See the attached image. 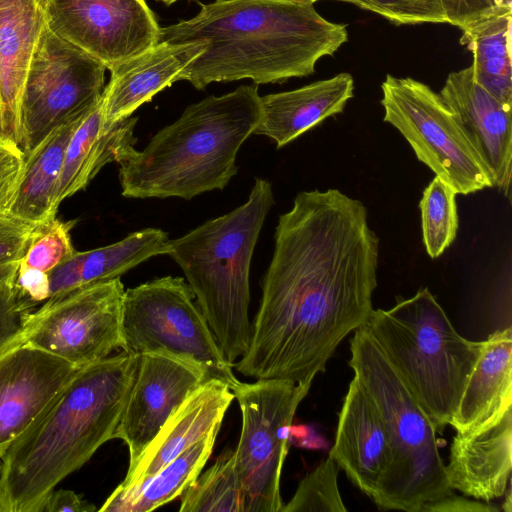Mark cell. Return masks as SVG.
<instances>
[{
    "label": "cell",
    "mask_w": 512,
    "mask_h": 512,
    "mask_svg": "<svg viewBox=\"0 0 512 512\" xmlns=\"http://www.w3.org/2000/svg\"><path fill=\"white\" fill-rule=\"evenodd\" d=\"M378 257L360 200L338 189L299 192L279 216L249 348L233 367L257 380L312 382L374 310Z\"/></svg>",
    "instance_id": "1"
},
{
    "label": "cell",
    "mask_w": 512,
    "mask_h": 512,
    "mask_svg": "<svg viewBox=\"0 0 512 512\" xmlns=\"http://www.w3.org/2000/svg\"><path fill=\"white\" fill-rule=\"evenodd\" d=\"M199 3V2H198ZM188 20L160 27L158 42H206L178 75L202 90L213 82L281 83L315 71L347 41L345 25L323 18L314 3L215 0Z\"/></svg>",
    "instance_id": "2"
},
{
    "label": "cell",
    "mask_w": 512,
    "mask_h": 512,
    "mask_svg": "<svg viewBox=\"0 0 512 512\" xmlns=\"http://www.w3.org/2000/svg\"><path fill=\"white\" fill-rule=\"evenodd\" d=\"M138 363L122 350L70 378L1 458L0 512H43L55 487L114 438Z\"/></svg>",
    "instance_id": "3"
},
{
    "label": "cell",
    "mask_w": 512,
    "mask_h": 512,
    "mask_svg": "<svg viewBox=\"0 0 512 512\" xmlns=\"http://www.w3.org/2000/svg\"><path fill=\"white\" fill-rule=\"evenodd\" d=\"M260 118L256 85H242L187 106L143 150L120 164L122 195L189 200L224 189L237 174L238 151Z\"/></svg>",
    "instance_id": "4"
},
{
    "label": "cell",
    "mask_w": 512,
    "mask_h": 512,
    "mask_svg": "<svg viewBox=\"0 0 512 512\" xmlns=\"http://www.w3.org/2000/svg\"><path fill=\"white\" fill-rule=\"evenodd\" d=\"M273 204L271 183L256 178L244 204L167 243L166 254L183 271L222 353L232 364L249 348L250 265Z\"/></svg>",
    "instance_id": "5"
},
{
    "label": "cell",
    "mask_w": 512,
    "mask_h": 512,
    "mask_svg": "<svg viewBox=\"0 0 512 512\" xmlns=\"http://www.w3.org/2000/svg\"><path fill=\"white\" fill-rule=\"evenodd\" d=\"M364 327L436 431L450 425L483 341L461 336L428 288L373 310Z\"/></svg>",
    "instance_id": "6"
},
{
    "label": "cell",
    "mask_w": 512,
    "mask_h": 512,
    "mask_svg": "<svg viewBox=\"0 0 512 512\" xmlns=\"http://www.w3.org/2000/svg\"><path fill=\"white\" fill-rule=\"evenodd\" d=\"M349 366L386 426L393 465L376 505L421 512L452 493L431 419L364 326L350 340Z\"/></svg>",
    "instance_id": "7"
},
{
    "label": "cell",
    "mask_w": 512,
    "mask_h": 512,
    "mask_svg": "<svg viewBox=\"0 0 512 512\" xmlns=\"http://www.w3.org/2000/svg\"><path fill=\"white\" fill-rule=\"evenodd\" d=\"M194 293L182 277L164 276L125 290L123 350L163 354L201 369L233 391L241 381L222 353Z\"/></svg>",
    "instance_id": "8"
},
{
    "label": "cell",
    "mask_w": 512,
    "mask_h": 512,
    "mask_svg": "<svg viewBox=\"0 0 512 512\" xmlns=\"http://www.w3.org/2000/svg\"><path fill=\"white\" fill-rule=\"evenodd\" d=\"M312 382L258 379L232 392L238 401L242 426L234 450L245 512H281L282 468L288 453L292 422Z\"/></svg>",
    "instance_id": "9"
},
{
    "label": "cell",
    "mask_w": 512,
    "mask_h": 512,
    "mask_svg": "<svg viewBox=\"0 0 512 512\" xmlns=\"http://www.w3.org/2000/svg\"><path fill=\"white\" fill-rule=\"evenodd\" d=\"M384 121L416 157L457 194L493 187L490 176L439 93L410 77L387 75L381 85Z\"/></svg>",
    "instance_id": "10"
},
{
    "label": "cell",
    "mask_w": 512,
    "mask_h": 512,
    "mask_svg": "<svg viewBox=\"0 0 512 512\" xmlns=\"http://www.w3.org/2000/svg\"><path fill=\"white\" fill-rule=\"evenodd\" d=\"M106 66L46 26L33 51L22 102V146L25 153L52 129L88 113L105 88Z\"/></svg>",
    "instance_id": "11"
},
{
    "label": "cell",
    "mask_w": 512,
    "mask_h": 512,
    "mask_svg": "<svg viewBox=\"0 0 512 512\" xmlns=\"http://www.w3.org/2000/svg\"><path fill=\"white\" fill-rule=\"evenodd\" d=\"M120 278L98 282L33 311L25 342L82 368L122 349Z\"/></svg>",
    "instance_id": "12"
},
{
    "label": "cell",
    "mask_w": 512,
    "mask_h": 512,
    "mask_svg": "<svg viewBox=\"0 0 512 512\" xmlns=\"http://www.w3.org/2000/svg\"><path fill=\"white\" fill-rule=\"evenodd\" d=\"M47 26L108 70L155 46L160 31L146 0H48Z\"/></svg>",
    "instance_id": "13"
},
{
    "label": "cell",
    "mask_w": 512,
    "mask_h": 512,
    "mask_svg": "<svg viewBox=\"0 0 512 512\" xmlns=\"http://www.w3.org/2000/svg\"><path fill=\"white\" fill-rule=\"evenodd\" d=\"M207 380L201 369L174 357L139 355L136 377L114 434V438L128 446V471L134 468L169 417Z\"/></svg>",
    "instance_id": "14"
},
{
    "label": "cell",
    "mask_w": 512,
    "mask_h": 512,
    "mask_svg": "<svg viewBox=\"0 0 512 512\" xmlns=\"http://www.w3.org/2000/svg\"><path fill=\"white\" fill-rule=\"evenodd\" d=\"M79 369L26 342L0 355V460Z\"/></svg>",
    "instance_id": "15"
},
{
    "label": "cell",
    "mask_w": 512,
    "mask_h": 512,
    "mask_svg": "<svg viewBox=\"0 0 512 512\" xmlns=\"http://www.w3.org/2000/svg\"><path fill=\"white\" fill-rule=\"evenodd\" d=\"M488 172L509 197L512 166L511 108L476 82L473 68L451 72L439 93Z\"/></svg>",
    "instance_id": "16"
},
{
    "label": "cell",
    "mask_w": 512,
    "mask_h": 512,
    "mask_svg": "<svg viewBox=\"0 0 512 512\" xmlns=\"http://www.w3.org/2000/svg\"><path fill=\"white\" fill-rule=\"evenodd\" d=\"M329 456L376 504L393 465V448L376 406L355 378L339 412Z\"/></svg>",
    "instance_id": "17"
},
{
    "label": "cell",
    "mask_w": 512,
    "mask_h": 512,
    "mask_svg": "<svg viewBox=\"0 0 512 512\" xmlns=\"http://www.w3.org/2000/svg\"><path fill=\"white\" fill-rule=\"evenodd\" d=\"M47 5L48 0H0V136L20 149L23 87L47 26Z\"/></svg>",
    "instance_id": "18"
},
{
    "label": "cell",
    "mask_w": 512,
    "mask_h": 512,
    "mask_svg": "<svg viewBox=\"0 0 512 512\" xmlns=\"http://www.w3.org/2000/svg\"><path fill=\"white\" fill-rule=\"evenodd\" d=\"M206 47V42H158L143 53L116 65L102 94L106 122L130 117L158 92L177 82L180 72Z\"/></svg>",
    "instance_id": "19"
},
{
    "label": "cell",
    "mask_w": 512,
    "mask_h": 512,
    "mask_svg": "<svg viewBox=\"0 0 512 512\" xmlns=\"http://www.w3.org/2000/svg\"><path fill=\"white\" fill-rule=\"evenodd\" d=\"M235 395L219 379L197 387L169 417L120 485L151 476L221 425Z\"/></svg>",
    "instance_id": "20"
},
{
    "label": "cell",
    "mask_w": 512,
    "mask_h": 512,
    "mask_svg": "<svg viewBox=\"0 0 512 512\" xmlns=\"http://www.w3.org/2000/svg\"><path fill=\"white\" fill-rule=\"evenodd\" d=\"M511 409L493 426L478 433H456L445 465L450 488L476 500L502 497L511 477Z\"/></svg>",
    "instance_id": "21"
},
{
    "label": "cell",
    "mask_w": 512,
    "mask_h": 512,
    "mask_svg": "<svg viewBox=\"0 0 512 512\" xmlns=\"http://www.w3.org/2000/svg\"><path fill=\"white\" fill-rule=\"evenodd\" d=\"M137 121V117L130 116L106 122L101 97L68 142L55 197L57 210L63 200L83 190L104 165L122 164L134 156Z\"/></svg>",
    "instance_id": "22"
},
{
    "label": "cell",
    "mask_w": 512,
    "mask_h": 512,
    "mask_svg": "<svg viewBox=\"0 0 512 512\" xmlns=\"http://www.w3.org/2000/svg\"><path fill=\"white\" fill-rule=\"evenodd\" d=\"M512 408V330H497L483 341L450 425L470 435L499 422Z\"/></svg>",
    "instance_id": "23"
},
{
    "label": "cell",
    "mask_w": 512,
    "mask_h": 512,
    "mask_svg": "<svg viewBox=\"0 0 512 512\" xmlns=\"http://www.w3.org/2000/svg\"><path fill=\"white\" fill-rule=\"evenodd\" d=\"M349 73L261 97V118L253 134L272 139L277 148L294 141L326 118L343 112L353 97Z\"/></svg>",
    "instance_id": "24"
},
{
    "label": "cell",
    "mask_w": 512,
    "mask_h": 512,
    "mask_svg": "<svg viewBox=\"0 0 512 512\" xmlns=\"http://www.w3.org/2000/svg\"><path fill=\"white\" fill-rule=\"evenodd\" d=\"M168 234L158 228H145L124 239L88 251H76L51 270L50 297L115 278L142 262L166 254ZM48 298V299H49Z\"/></svg>",
    "instance_id": "25"
},
{
    "label": "cell",
    "mask_w": 512,
    "mask_h": 512,
    "mask_svg": "<svg viewBox=\"0 0 512 512\" xmlns=\"http://www.w3.org/2000/svg\"><path fill=\"white\" fill-rule=\"evenodd\" d=\"M88 113L55 127L24 154L23 172L9 216L33 224L56 218L55 197L65 151L73 132Z\"/></svg>",
    "instance_id": "26"
},
{
    "label": "cell",
    "mask_w": 512,
    "mask_h": 512,
    "mask_svg": "<svg viewBox=\"0 0 512 512\" xmlns=\"http://www.w3.org/2000/svg\"><path fill=\"white\" fill-rule=\"evenodd\" d=\"M220 427L213 428L155 474L129 485L119 484L98 511L149 512L181 496L210 458Z\"/></svg>",
    "instance_id": "27"
},
{
    "label": "cell",
    "mask_w": 512,
    "mask_h": 512,
    "mask_svg": "<svg viewBox=\"0 0 512 512\" xmlns=\"http://www.w3.org/2000/svg\"><path fill=\"white\" fill-rule=\"evenodd\" d=\"M512 12L485 19L462 31L460 43L473 54L474 79L505 106L512 107Z\"/></svg>",
    "instance_id": "28"
},
{
    "label": "cell",
    "mask_w": 512,
    "mask_h": 512,
    "mask_svg": "<svg viewBox=\"0 0 512 512\" xmlns=\"http://www.w3.org/2000/svg\"><path fill=\"white\" fill-rule=\"evenodd\" d=\"M180 512H245L235 453L225 449L181 495Z\"/></svg>",
    "instance_id": "29"
},
{
    "label": "cell",
    "mask_w": 512,
    "mask_h": 512,
    "mask_svg": "<svg viewBox=\"0 0 512 512\" xmlns=\"http://www.w3.org/2000/svg\"><path fill=\"white\" fill-rule=\"evenodd\" d=\"M457 193L435 176L419 203L422 238L427 254L435 259L454 241L458 230Z\"/></svg>",
    "instance_id": "30"
},
{
    "label": "cell",
    "mask_w": 512,
    "mask_h": 512,
    "mask_svg": "<svg viewBox=\"0 0 512 512\" xmlns=\"http://www.w3.org/2000/svg\"><path fill=\"white\" fill-rule=\"evenodd\" d=\"M338 470L339 466L328 456L300 481L281 512L347 511L338 489Z\"/></svg>",
    "instance_id": "31"
},
{
    "label": "cell",
    "mask_w": 512,
    "mask_h": 512,
    "mask_svg": "<svg viewBox=\"0 0 512 512\" xmlns=\"http://www.w3.org/2000/svg\"><path fill=\"white\" fill-rule=\"evenodd\" d=\"M74 223L62 222L55 218L39 224L19 267L34 268L49 273L68 259L75 252L70 235Z\"/></svg>",
    "instance_id": "32"
},
{
    "label": "cell",
    "mask_w": 512,
    "mask_h": 512,
    "mask_svg": "<svg viewBox=\"0 0 512 512\" xmlns=\"http://www.w3.org/2000/svg\"><path fill=\"white\" fill-rule=\"evenodd\" d=\"M34 304L16 280L0 282V355L25 342Z\"/></svg>",
    "instance_id": "33"
},
{
    "label": "cell",
    "mask_w": 512,
    "mask_h": 512,
    "mask_svg": "<svg viewBox=\"0 0 512 512\" xmlns=\"http://www.w3.org/2000/svg\"><path fill=\"white\" fill-rule=\"evenodd\" d=\"M396 24L447 23L442 0H351Z\"/></svg>",
    "instance_id": "34"
},
{
    "label": "cell",
    "mask_w": 512,
    "mask_h": 512,
    "mask_svg": "<svg viewBox=\"0 0 512 512\" xmlns=\"http://www.w3.org/2000/svg\"><path fill=\"white\" fill-rule=\"evenodd\" d=\"M39 224L0 217V282L16 280L20 262Z\"/></svg>",
    "instance_id": "35"
},
{
    "label": "cell",
    "mask_w": 512,
    "mask_h": 512,
    "mask_svg": "<svg viewBox=\"0 0 512 512\" xmlns=\"http://www.w3.org/2000/svg\"><path fill=\"white\" fill-rule=\"evenodd\" d=\"M447 23L462 31L491 17L511 13L512 0H442Z\"/></svg>",
    "instance_id": "36"
},
{
    "label": "cell",
    "mask_w": 512,
    "mask_h": 512,
    "mask_svg": "<svg viewBox=\"0 0 512 512\" xmlns=\"http://www.w3.org/2000/svg\"><path fill=\"white\" fill-rule=\"evenodd\" d=\"M25 162L24 152L0 136V217L9 215Z\"/></svg>",
    "instance_id": "37"
},
{
    "label": "cell",
    "mask_w": 512,
    "mask_h": 512,
    "mask_svg": "<svg viewBox=\"0 0 512 512\" xmlns=\"http://www.w3.org/2000/svg\"><path fill=\"white\" fill-rule=\"evenodd\" d=\"M16 285L34 303L50 297L49 275L38 269L19 267Z\"/></svg>",
    "instance_id": "38"
},
{
    "label": "cell",
    "mask_w": 512,
    "mask_h": 512,
    "mask_svg": "<svg viewBox=\"0 0 512 512\" xmlns=\"http://www.w3.org/2000/svg\"><path fill=\"white\" fill-rule=\"evenodd\" d=\"M492 512L499 509L486 502L454 496L453 493L425 505L421 512Z\"/></svg>",
    "instance_id": "39"
},
{
    "label": "cell",
    "mask_w": 512,
    "mask_h": 512,
    "mask_svg": "<svg viewBox=\"0 0 512 512\" xmlns=\"http://www.w3.org/2000/svg\"><path fill=\"white\" fill-rule=\"evenodd\" d=\"M96 507L72 490L54 489L48 496L43 512H92Z\"/></svg>",
    "instance_id": "40"
},
{
    "label": "cell",
    "mask_w": 512,
    "mask_h": 512,
    "mask_svg": "<svg viewBox=\"0 0 512 512\" xmlns=\"http://www.w3.org/2000/svg\"><path fill=\"white\" fill-rule=\"evenodd\" d=\"M505 505L507 506L505 511L511 512L512 509H511V493H510V490H508V492H507V500H506Z\"/></svg>",
    "instance_id": "41"
},
{
    "label": "cell",
    "mask_w": 512,
    "mask_h": 512,
    "mask_svg": "<svg viewBox=\"0 0 512 512\" xmlns=\"http://www.w3.org/2000/svg\"><path fill=\"white\" fill-rule=\"evenodd\" d=\"M286 1L315 3L318 0H286ZM339 1L351 2V0H339Z\"/></svg>",
    "instance_id": "42"
},
{
    "label": "cell",
    "mask_w": 512,
    "mask_h": 512,
    "mask_svg": "<svg viewBox=\"0 0 512 512\" xmlns=\"http://www.w3.org/2000/svg\"><path fill=\"white\" fill-rule=\"evenodd\" d=\"M156 1L162 2L166 6H170L171 4L175 3L178 0H156ZM190 1H192V0H190ZM193 1H197V0H193Z\"/></svg>",
    "instance_id": "43"
}]
</instances>
